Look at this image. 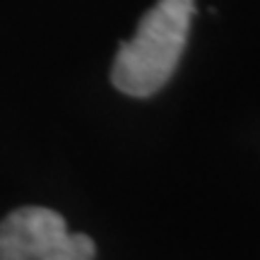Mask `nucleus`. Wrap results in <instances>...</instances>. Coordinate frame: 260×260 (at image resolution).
Instances as JSON below:
<instances>
[{"mask_svg":"<svg viewBox=\"0 0 260 260\" xmlns=\"http://www.w3.org/2000/svg\"><path fill=\"white\" fill-rule=\"evenodd\" d=\"M195 0H157L130 41L118 46L111 68L116 89L135 99L157 94L176 73L190 31Z\"/></svg>","mask_w":260,"mask_h":260,"instance_id":"1","label":"nucleus"},{"mask_svg":"<svg viewBox=\"0 0 260 260\" xmlns=\"http://www.w3.org/2000/svg\"><path fill=\"white\" fill-rule=\"evenodd\" d=\"M94 241L68 232L48 207H19L0 222V260H94Z\"/></svg>","mask_w":260,"mask_h":260,"instance_id":"2","label":"nucleus"}]
</instances>
